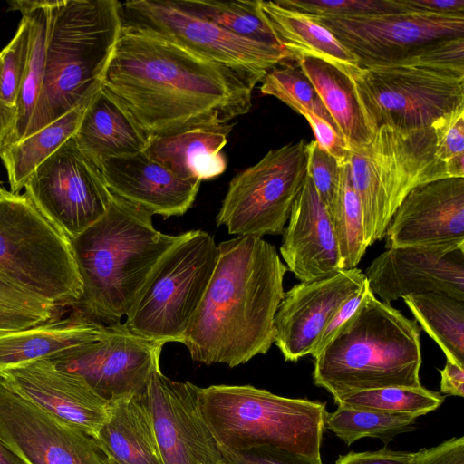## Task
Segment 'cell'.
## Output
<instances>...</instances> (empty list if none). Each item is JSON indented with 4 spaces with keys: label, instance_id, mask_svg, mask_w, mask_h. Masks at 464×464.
<instances>
[{
    "label": "cell",
    "instance_id": "1",
    "mask_svg": "<svg viewBox=\"0 0 464 464\" xmlns=\"http://www.w3.org/2000/svg\"><path fill=\"white\" fill-rule=\"evenodd\" d=\"M267 72L218 63L121 27L102 89L150 140L248 113Z\"/></svg>",
    "mask_w": 464,
    "mask_h": 464
},
{
    "label": "cell",
    "instance_id": "2",
    "mask_svg": "<svg viewBox=\"0 0 464 464\" xmlns=\"http://www.w3.org/2000/svg\"><path fill=\"white\" fill-rule=\"evenodd\" d=\"M286 271L276 246L263 237L219 243L210 282L180 343L191 359L232 368L266 353Z\"/></svg>",
    "mask_w": 464,
    "mask_h": 464
},
{
    "label": "cell",
    "instance_id": "3",
    "mask_svg": "<svg viewBox=\"0 0 464 464\" xmlns=\"http://www.w3.org/2000/svg\"><path fill=\"white\" fill-rule=\"evenodd\" d=\"M182 237L157 230L152 215L113 196L106 213L70 239L82 284L71 314L121 323L155 265Z\"/></svg>",
    "mask_w": 464,
    "mask_h": 464
},
{
    "label": "cell",
    "instance_id": "4",
    "mask_svg": "<svg viewBox=\"0 0 464 464\" xmlns=\"http://www.w3.org/2000/svg\"><path fill=\"white\" fill-rule=\"evenodd\" d=\"M121 27L120 1H50L43 85L25 137L90 102Z\"/></svg>",
    "mask_w": 464,
    "mask_h": 464
},
{
    "label": "cell",
    "instance_id": "5",
    "mask_svg": "<svg viewBox=\"0 0 464 464\" xmlns=\"http://www.w3.org/2000/svg\"><path fill=\"white\" fill-rule=\"evenodd\" d=\"M421 363L418 323L370 291L314 357L313 379L334 397L387 387L419 388Z\"/></svg>",
    "mask_w": 464,
    "mask_h": 464
},
{
    "label": "cell",
    "instance_id": "6",
    "mask_svg": "<svg viewBox=\"0 0 464 464\" xmlns=\"http://www.w3.org/2000/svg\"><path fill=\"white\" fill-rule=\"evenodd\" d=\"M370 130L430 127L464 106V37L428 44L400 60L348 73Z\"/></svg>",
    "mask_w": 464,
    "mask_h": 464
},
{
    "label": "cell",
    "instance_id": "7",
    "mask_svg": "<svg viewBox=\"0 0 464 464\" xmlns=\"http://www.w3.org/2000/svg\"><path fill=\"white\" fill-rule=\"evenodd\" d=\"M199 407L220 449L274 446L321 459L324 402L276 395L252 385L199 388Z\"/></svg>",
    "mask_w": 464,
    "mask_h": 464
},
{
    "label": "cell",
    "instance_id": "8",
    "mask_svg": "<svg viewBox=\"0 0 464 464\" xmlns=\"http://www.w3.org/2000/svg\"><path fill=\"white\" fill-rule=\"evenodd\" d=\"M347 163L362 207L367 246L384 237L392 217L411 189L450 178L435 156L430 127L382 126L370 142L349 150Z\"/></svg>",
    "mask_w": 464,
    "mask_h": 464
},
{
    "label": "cell",
    "instance_id": "9",
    "mask_svg": "<svg viewBox=\"0 0 464 464\" xmlns=\"http://www.w3.org/2000/svg\"><path fill=\"white\" fill-rule=\"evenodd\" d=\"M0 279L61 309L82 293L70 240L24 193L0 197Z\"/></svg>",
    "mask_w": 464,
    "mask_h": 464
},
{
    "label": "cell",
    "instance_id": "10",
    "mask_svg": "<svg viewBox=\"0 0 464 464\" xmlns=\"http://www.w3.org/2000/svg\"><path fill=\"white\" fill-rule=\"evenodd\" d=\"M218 258V245L211 235L201 229L184 232L150 273L123 324L150 341L181 343Z\"/></svg>",
    "mask_w": 464,
    "mask_h": 464
},
{
    "label": "cell",
    "instance_id": "11",
    "mask_svg": "<svg viewBox=\"0 0 464 464\" xmlns=\"http://www.w3.org/2000/svg\"><path fill=\"white\" fill-rule=\"evenodd\" d=\"M306 175L304 139L270 150L230 180L217 226L237 237L282 235Z\"/></svg>",
    "mask_w": 464,
    "mask_h": 464
},
{
    "label": "cell",
    "instance_id": "12",
    "mask_svg": "<svg viewBox=\"0 0 464 464\" xmlns=\"http://www.w3.org/2000/svg\"><path fill=\"white\" fill-rule=\"evenodd\" d=\"M122 27L169 41L206 60L267 72L285 59L278 46L236 35L174 0L121 2Z\"/></svg>",
    "mask_w": 464,
    "mask_h": 464
},
{
    "label": "cell",
    "instance_id": "13",
    "mask_svg": "<svg viewBox=\"0 0 464 464\" xmlns=\"http://www.w3.org/2000/svg\"><path fill=\"white\" fill-rule=\"evenodd\" d=\"M24 188L69 240L100 219L113 198L100 168L81 150L74 135L32 173Z\"/></svg>",
    "mask_w": 464,
    "mask_h": 464
},
{
    "label": "cell",
    "instance_id": "14",
    "mask_svg": "<svg viewBox=\"0 0 464 464\" xmlns=\"http://www.w3.org/2000/svg\"><path fill=\"white\" fill-rule=\"evenodd\" d=\"M310 17L336 37L360 68L392 63L428 44L464 37V13L405 8L343 17Z\"/></svg>",
    "mask_w": 464,
    "mask_h": 464
},
{
    "label": "cell",
    "instance_id": "15",
    "mask_svg": "<svg viewBox=\"0 0 464 464\" xmlns=\"http://www.w3.org/2000/svg\"><path fill=\"white\" fill-rule=\"evenodd\" d=\"M164 343L140 337L121 323L104 324L91 340L52 358L82 379L109 402L145 391L160 370Z\"/></svg>",
    "mask_w": 464,
    "mask_h": 464
},
{
    "label": "cell",
    "instance_id": "16",
    "mask_svg": "<svg viewBox=\"0 0 464 464\" xmlns=\"http://www.w3.org/2000/svg\"><path fill=\"white\" fill-rule=\"evenodd\" d=\"M0 440L24 464H109L94 438L20 395L1 377Z\"/></svg>",
    "mask_w": 464,
    "mask_h": 464
},
{
    "label": "cell",
    "instance_id": "17",
    "mask_svg": "<svg viewBox=\"0 0 464 464\" xmlns=\"http://www.w3.org/2000/svg\"><path fill=\"white\" fill-rule=\"evenodd\" d=\"M199 387L155 371L144 392L163 464H222L221 450L205 421Z\"/></svg>",
    "mask_w": 464,
    "mask_h": 464
},
{
    "label": "cell",
    "instance_id": "18",
    "mask_svg": "<svg viewBox=\"0 0 464 464\" xmlns=\"http://www.w3.org/2000/svg\"><path fill=\"white\" fill-rule=\"evenodd\" d=\"M382 302L439 294L464 301V247L402 246L375 257L363 273Z\"/></svg>",
    "mask_w": 464,
    "mask_h": 464
},
{
    "label": "cell",
    "instance_id": "19",
    "mask_svg": "<svg viewBox=\"0 0 464 464\" xmlns=\"http://www.w3.org/2000/svg\"><path fill=\"white\" fill-rule=\"evenodd\" d=\"M361 269L300 282L285 293L274 318V343L285 361L310 355L325 325L365 281Z\"/></svg>",
    "mask_w": 464,
    "mask_h": 464
},
{
    "label": "cell",
    "instance_id": "20",
    "mask_svg": "<svg viewBox=\"0 0 464 464\" xmlns=\"http://www.w3.org/2000/svg\"><path fill=\"white\" fill-rule=\"evenodd\" d=\"M386 249L464 247V178H445L411 189L392 217Z\"/></svg>",
    "mask_w": 464,
    "mask_h": 464
},
{
    "label": "cell",
    "instance_id": "21",
    "mask_svg": "<svg viewBox=\"0 0 464 464\" xmlns=\"http://www.w3.org/2000/svg\"><path fill=\"white\" fill-rule=\"evenodd\" d=\"M0 377L20 395L94 439L106 420L109 401L50 359L4 371Z\"/></svg>",
    "mask_w": 464,
    "mask_h": 464
},
{
    "label": "cell",
    "instance_id": "22",
    "mask_svg": "<svg viewBox=\"0 0 464 464\" xmlns=\"http://www.w3.org/2000/svg\"><path fill=\"white\" fill-rule=\"evenodd\" d=\"M111 194L150 215H184L193 205L201 180L184 179L153 159L146 150L111 158L100 165Z\"/></svg>",
    "mask_w": 464,
    "mask_h": 464
},
{
    "label": "cell",
    "instance_id": "23",
    "mask_svg": "<svg viewBox=\"0 0 464 464\" xmlns=\"http://www.w3.org/2000/svg\"><path fill=\"white\" fill-rule=\"evenodd\" d=\"M280 254L300 282L332 276L342 260L327 208L306 175L283 232Z\"/></svg>",
    "mask_w": 464,
    "mask_h": 464
},
{
    "label": "cell",
    "instance_id": "24",
    "mask_svg": "<svg viewBox=\"0 0 464 464\" xmlns=\"http://www.w3.org/2000/svg\"><path fill=\"white\" fill-rule=\"evenodd\" d=\"M144 392L109 402L95 438L109 464H163Z\"/></svg>",
    "mask_w": 464,
    "mask_h": 464
},
{
    "label": "cell",
    "instance_id": "25",
    "mask_svg": "<svg viewBox=\"0 0 464 464\" xmlns=\"http://www.w3.org/2000/svg\"><path fill=\"white\" fill-rule=\"evenodd\" d=\"M74 138L99 168L109 159L144 151L149 143L124 109L102 88L87 104Z\"/></svg>",
    "mask_w": 464,
    "mask_h": 464
},
{
    "label": "cell",
    "instance_id": "26",
    "mask_svg": "<svg viewBox=\"0 0 464 464\" xmlns=\"http://www.w3.org/2000/svg\"><path fill=\"white\" fill-rule=\"evenodd\" d=\"M261 12L288 60L315 58L348 76L358 68L354 56L325 27L310 16L285 7L277 1L260 0Z\"/></svg>",
    "mask_w": 464,
    "mask_h": 464
},
{
    "label": "cell",
    "instance_id": "27",
    "mask_svg": "<svg viewBox=\"0 0 464 464\" xmlns=\"http://www.w3.org/2000/svg\"><path fill=\"white\" fill-rule=\"evenodd\" d=\"M233 126L226 123L151 138L146 151L179 177L210 179L227 168L222 150Z\"/></svg>",
    "mask_w": 464,
    "mask_h": 464
},
{
    "label": "cell",
    "instance_id": "28",
    "mask_svg": "<svg viewBox=\"0 0 464 464\" xmlns=\"http://www.w3.org/2000/svg\"><path fill=\"white\" fill-rule=\"evenodd\" d=\"M103 325L71 314L64 319L0 334V372L50 359L91 340Z\"/></svg>",
    "mask_w": 464,
    "mask_h": 464
},
{
    "label": "cell",
    "instance_id": "29",
    "mask_svg": "<svg viewBox=\"0 0 464 464\" xmlns=\"http://www.w3.org/2000/svg\"><path fill=\"white\" fill-rule=\"evenodd\" d=\"M296 63L314 85L349 150L370 142L373 133L364 121L349 77L319 59L301 58Z\"/></svg>",
    "mask_w": 464,
    "mask_h": 464
},
{
    "label": "cell",
    "instance_id": "30",
    "mask_svg": "<svg viewBox=\"0 0 464 464\" xmlns=\"http://www.w3.org/2000/svg\"><path fill=\"white\" fill-rule=\"evenodd\" d=\"M87 104L72 110L39 130L0 150L9 191L19 194L32 173L74 135Z\"/></svg>",
    "mask_w": 464,
    "mask_h": 464
},
{
    "label": "cell",
    "instance_id": "31",
    "mask_svg": "<svg viewBox=\"0 0 464 464\" xmlns=\"http://www.w3.org/2000/svg\"><path fill=\"white\" fill-rule=\"evenodd\" d=\"M8 4L30 22L31 50L16 103V123L5 145L14 143L26 135L43 85L50 19V1L13 0Z\"/></svg>",
    "mask_w": 464,
    "mask_h": 464
},
{
    "label": "cell",
    "instance_id": "32",
    "mask_svg": "<svg viewBox=\"0 0 464 464\" xmlns=\"http://www.w3.org/2000/svg\"><path fill=\"white\" fill-rule=\"evenodd\" d=\"M402 299L447 361L464 367V301L439 294L413 295Z\"/></svg>",
    "mask_w": 464,
    "mask_h": 464
},
{
    "label": "cell",
    "instance_id": "33",
    "mask_svg": "<svg viewBox=\"0 0 464 464\" xmlns=\"http://www.w3.org/2000/svg\"><path fill=\"white\" fill-rule=\"evenodd\" d=\"M174 1L181 8L236 35L281 47L261 12L260 0Z\"/></svg>",
    "mask_w": 464,
    "mask_h": 464
},
{
    "label": "cell",
    "instance_id": "34",
    "mask_svg": "<svg viewBox=\"0 0 464 464\" xmlns=\"http://www.w3.org/2000/svg\"><path fill=\"white\" fill-rule=\"evenodd\" d=\"M328 212L337 241L343 269L357 267L368 246L364 237L362 207L352 184L347 161L343 165L337 198Z\"/></svg>",
    "mask_w": 464,
    "mask_h": 464
},
{
    "label": "cell",
    "instance_id": "35",
    "mask_svg": "<svg viewBox=\"0 0 464 464\" xmlns=\"http://www.w3.org/2000/svg\"><path fill=\"white\" fill-rule=\"evenodd\" d=\"M338 406L418 418L438 409L444 397L420 386L387 387L334 396Z\"/></svg>",
    "mask_w": 464,
    "mask_h": 464
},
{
    "label": "cell",
    "instance_id": "36",
    "mask_svg": "<svg viewBox=\"0 0 464 464\" xmlns=\"http://www.w3.org/2000/svg\"><path fill=\"white\" fill-rule=\"evenodd\" d=\"M416 419L411 415L338 406L334 412H327L324 428L334 432L347 445H351L365 437L391 440L398 434L412 430Z\"/></svg>",
    "mask_w": 464,
    "mask_h": 464
},
{
    "label": "cell",
    "instance_id": "37",
    "mask_svg": "<svg viewBox=\"0 0 464 464\" xmlns=\"http://www.w3.org/2000/svg\"><path fill=\"white\" fill-rule=\"evenodd\" d=\"M284 61L267 71L260 82V92L276 97L301 115L305 111L314 112L335 127L314 85L297 63L294 65Z\"/></svg>",
    "mask_w": 464,
    "mask_h": 464
},
{
    "label": "cell",
    "instance_id": "38",
    "mask_svg": "<svg viewBox=\"0 0 464 464\" xmlns=\"http://www.w3.org/2000/svg\"><path fill=\"white\" fill-rule=\"evenodd\" d=\"M63 310L0 279V334L60 319Z\"/></svg>",
    "mask_w": 464,
    "mask_h": 464
},
{
    "label": "cell",
    "instance_id": "39",
    "mask_svg": "<svg viewBox=\"0 0 464 464\" xmlns=\"http://www.w3.org/2000/svg\"><path fill=\"white\" fill-rule=\"evenodd\" d=\"M31 50V25L22 16L12 40L0 51V94L9 104L17 103Z\"/></svg>",
    "mask_w": 464,
    "mask_h": 464
},
{
    "label": "cell",
    "instance_id": "40",
    "mask_svg": "<svg viewBox=\"0 0 464 464\" xmlns=\"http://www.w3.org/2000/svg\"><path fill=\"white\" fill-rule=\"evenodd\" d=\"M435 156L442 161L450 178H464V106L432 122Z\"/></svg>",
    "mask_w": 464,
    "mask_h": 464
},
{
    "label": "cell",
    "instance_id": "41",
    "mask_svg": "<svg viewBox=\"0 0 464 464\" xmlns=\"http://www.w3.org/2000/svg\"><path fill=\"white\" fill-rule=\"evenodd\" d=\"M277 3L314 17H343L406 8L401 0H277Z\"/></svg>",
    "mask_w": 464,
    "mask_h": 464
},
{
    "label": "cell",
    "instance_id": "42",
    "mask_svg": "<svg viewBox=\"0 0 464 464\" xmlns=\"http://www.w3.org/2000/svg\"><path fill=\"white\" fill-rule=\"evenodd\" d=\"M343 165L323 150L315 140L307 143V176L328 210L337 198Z\"/></svg>",
    "mask_w": 464,
    "mask_h": 464
},
{
    "label": "cell",
    "instance_id": "43",
    "mask_svg": "<svg viewBox=\"0 0 464 464\" xmlns=\"http://www.w3.org/2000/svg\"><path fill=\"white\" fill-rule=\"evenodd\" d=\"M220 450L222 464H323L321 459L274 446H256L238 450Z\"/></svg>",
    "mask_w": 464,
    "mask_h": 464
},
{
    "label": "cell",
    "instance_id": "44",
    "mask_svg": "<svg viewBox=\"0 0 464 464\" xmlns=\"http://www.w3.org/2000/svg\"><path fill=\"white\" fill-rule=\"evenodd\" d=\"M370 291L368 282L365 279L362 287L352 295L329 320L310 355L314 358L332 341L358 311Z\"/></svg>",
    "mask_w": 464,
    "mask_h": 464
},
{
    "label": "cell",
    "instance_id": "45",
    "mask_svg": "<svg viewBox=\"0 0 464 464\" xmlns=\"http://www.w3.org/2000/svg\"><path fill=\"white\" fill-rule=\"evenodd\" d=\"M415 464H464V438H452L416 452Z\"/></svg>",
    "mask_w": 464,
    "mask_h": 464
},
{
    "label": "cell",
    "instance_id": "46",
    "mask_svg": "<svg viewBox=\"0 0 464 464\" xmlns=\"http://www.w3.org/2000/svg\"><path fill=\"white\" fill-rule=\"evenodd\" d=\"M416 452L382 449L375 451L350 452L340 456L335 464H415Z\"/></svg>",
    "mask_w": 464,
    "mask_h": 464
},
{
    "label": "cell",
    "instance_id": "47",
    "mask_svg": "<svg viewBox=\"0 0 464 464\" xmlns=\"http://www.w3.org/2000/svg\"><path fill=\"white\" fill-rule=\"evenodd\" d=\"M440 373V392L446 395L464 396V367L447 361Z\"/></svg>",
    "mask_w": 464,
    "mask_h": 464
},
{
    "label": "cell",
    "instance_id": "48",
    "mask_svg": "<svg viewBox=\"0 0 464 464\" xmlns=\"http://www.w3.org/2000/svg\"><path fill=\"white\" fill-rule=\"evenodd\" d=\"M402 3L408 9L420 12L464 13V0H402Z\"/></svg>",
    "mask_w": 464,
    "mask_h": 464
},
{
    "label": "cell",
    "instance_id": "49",
    "mask_svg": "<svg viewBox=\"0 0 464 464\" xmlns=\"http://www.w3.org/2000/svg\"><path fill=\"white\" fill-rule=\"evenodd\" d=\"M17 119V107L7 103L0 94V150L11 137Z\"/></svg>",
    "mask_w": 464,
    "mask_h": 464
},
{
    "label": "cell",
    "instance_id": "50",
    "mask_svg": "<svg viewBox=\"0 0 464 464\" xmlns=\"http://www.w3.org/2000/svg\"><path fill=\"white\" fill-rule=\"evenodd\" d=\"M0 464H24L0 440Z\"/></svg>",
    "mask_w": 464,
    "mask_h": 464
},
{
    "label": "cell",
    "instance_id": "51",
    "mask_svg": "<svg viewBox=\"0 0 464 464\" xmlns=\"http://www.w3.org/2000/svg\"><path fill=\"white\" fill-rule=\"evenodd\" d=\"M8 190H6L0 182V197L5 195Z\"/></svg>",
    "mask_w": 464,
    "mask_h": 464
}]
</instances>
